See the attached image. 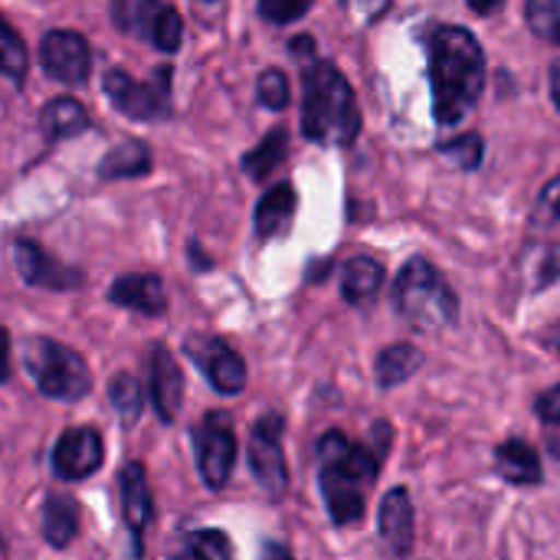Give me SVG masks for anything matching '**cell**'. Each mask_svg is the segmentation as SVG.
<instances>
[{"label":"cell","instance_id":"cell-1","mask_svg":"<svg viewBox=\"0 0 560 560\" xmlns=\"http://www.w3.org/2000/svg\"><path fill=\"white\" fill-rule=\"evenodd\" d=\"M430 79L440 125H459L479 105L486 52L466 26H436L430 33Z\"/></svg>","mask_w":560,"mask_h":560},{"label":"cell","instance_id":"cell-2","mask_svg":"<svg viewBox=\"0 0 560 560\" xmlns=\"http://www.w3.org/2000/svg\"><path fill=\"white\" fill-rule=\"evenodd\" d=\"M322 459V492L335 525H354L364 518V489L377 479V456L368 446L348 443L341 433H325L318 440Z\"/></svg>","mask_w":560,"mask_h":560},{"label":"cell","instance_id":"cell-3","mask_svg":"<svg viewBox=\"0 0 560 560\" xmlns=\"http://www.w3.org/2000/svg\"><path fill=\"white\" fill-rule=\"evenodd\" d=\"M302 131L318 144H351L361 135V108L354 89L331 62H312L305 69Z\"/></svg>","mask_w":560,"mask_h":560},{"label":"cell","instance_id":"cell-4","mask_svg":"<svg viewBox=\"0 0 560 560\" xmlns=\"http://www.w3.org/2000/svg\"><path fill=\"white\" fill-rule=\"evenodd\" d=\"M394 308L410 328L430 331V328L450 325L459 312V302H456L453 289L446 285V279L436 272V266H430L427 259L417 256L397 276Z\"/></svg>","mask_w":560,"mask_h":560},{"label":"cell","instance_id":"cell-5","mask_svg":"<svg viewBox=\"0 0 560 560\" xmlns=\"http://www.w3.org/2000/svg\"><path fill=\"white\" fill-rule=\"evenodd\" d=\"M26 371L36 381L39 394L52 400H82L92 390V374L85 361L49 338H33L26 341Z\"/></svg>","mask_w":560,"mask_h":560},{"label":"cell","instance_id":"cell-6","mask_svg":"<svg viewBox=\"0 0 560 560\" xmlns=\"http://www.w3.org/2000/svg\"><path fill=\"white\" fill-rule=\"evenodd\" d=\"M194 443H197L200 479L210 489H223L230 482V472H233V463H236V433H233L230 417L226 413H210L197 427Z\"/></svg>","mask_w":560,"mask_h":560},{"label":"cell","instance_id":"cell-7","mask_svg":"<svg viewBox=\"0 0 560 560\" xmlns=\"http://www.w3.org/2000/svg\"><path fill=\"white\" fill-rule=\"evenodd\" d=\"M249 469L269 495H282L289 486V469L282 456V417H262L249 433Z\"/></svg>","mask_w":560,"mask_h":560},{"label":"cell","instance_id":"cell-8","mask_svg":"<svg viewBox=\"0 0 560 560\" xmlns=\"http://www.w3.org/2000/svg\"><path fill=\"white\" fill-rule=\"evenodd\" d=\"M39 62L46 75L66 85H82L92 69L89 39L75 30H49L39 43Z\"/></svg>","mask_w":560,"mask_h":560},{"label":"cell","instance_id":"cell-9","mask_svg":"<svg viewBox=\"0 0 560 560\" xmlns=\"http://www.w3.org/2000/svg\"><path fill=\"white\" fill-rule=\"evenodd\" d=\"M187 354L210 377L213 390L233 397V394H240L246 387V364L226 341H220V338H190Z\"/></svg>","mask_w":560,"mask_h":560},{"label":"cell","instance_id":"cell-10","mask_svg":"<svg viewBox=\"0 0 560 560\" xmlns=\"http://www.w3.org/2000/svg\"><path fill=\"white\" fill-rule=\"evenodd\" d=\"M102 459H105V443L89 427L66 430L52 446V472L66 482L89 479L102 466Z\"/></svg>","mask_w":560,"mask_h":560},{"label":"cell","instance_id":"cell-11","mask_svg":"<svg viewBox=\"0 0 560 560\" xmlns=\"http://www.w3.org/2000/svg\"><path fill=\"white\" fill-rule=\"evenodd\" d=\"M105 95L121 115L138 118V121L167 115V85H144L118 69L105 72Z\"/></svg>","mask_w":560,"mask_h":560},{"label":"cell","instance_id":"cell-12","mask_svg":"<svg viewBox=\"0 0 560 560\" xmlns=\"http://www.w3.org/2000/svg\"><path fill=\"white\" fill-rule=\"evenodd\" d=\"M13 262L23 282L39 285V289H72L82 282L79 269L62 266L59 259L46 256L33 240H16L13 243Z\"/></svg>","mask_w":560,"mask_h":560},{"label":"cell","instance_id":"cell-13","mask_svg":"<svg viewBox=\"0 0 560 560\" xmlns=\"http://www.w3.org/2000/svg\"><path fill=\"white\" fill-rule=\"evenodd\" d=\"M151 397H154L158 417L164 423H174L180 400H184V377H180V368L164 345L151 348Z\"/></svg>","mask_w":560,"mask_h":560},{"label":"cell","instance_id":"cell-14","mask_svg":"<svg viewBox=\"0 0 560 560\" xmlns=\"http://www.w3.org/2000/svg\"><path fill=\"white\" fill-rule=\"evenodd\" d=\"M381 538L394 555L413 551V505L407 489H390L381 502Z\"/></svg>","mask_w":560,"mask_h":560},{"label":"cell","instance_id":"cell-15","mask_svg":"<svg viewBox=\"0 0 560 560\" xmlns=\"http://www.w3.org/2000/svg\"><path fill=\"white\" fill-rule=\"evenodd\" d=\"M121 512H125V522H128L135 541H141V535L154 515V502H151V489H148L141 463H128L121 469Z\"/></svg>","mask_w":560,"mask_h":560},{"label":"cell","instance_id":"cell-16","mask_svg":"<svg viewBox=\"0 0 560 560\" xmlns=\"http://www.w3.org/2000/svg\"><path fill=\"white\" fill-rule=\"evenodd\" d=\"M108 299L121 308L141 312V315H161L167 308V295H164V282L158 276H121Z\"/></svg>","mask_w":560,"mask_h":560},{"label":"cell","instance_id":"cell-17","mask_svg":"<svg viewBox=\"0 0 560 560\" xmlns=\"http://www.w3.org/2000/svg\"><path fill=\"white\" fill-rule=\"evenodd\" d=\"M295 217V190L292 184H276L269 194H262L259 207H256V233L262 240L282 236L289 230Z\"/></svg>","mask_w":560,"mask_h":560},{"label":"cell","instance_id":"cell-18","mask_svg":"<svg viewBox=\"0 0 560 560\" xmlns=\"http://www.w3.org/2000/svg\"><path fill=\"white\" fill-rule=\"evenodd\" d=\"M495 469L512 486H535V482H541V459L522 440H509V443H502L495 450Z\"/></svg>","mask_w":560,"mask_h":560},{"label":"cell","instance_id":"cell-19","mask_svg":"<svg viewBox=\"0 0 560 560\" xmlns=\"http://www.w3.org/2000/svg\"><path fill=\"white\" fill-rule=\"evenodd\" d=\"M151 164H154V158H151V148L144 144V141H121V144H115L105 158H102V164H98V174L105 177V180H121V177H144L148 171H151Z\"/></svg>","mask_w":560,"mask_h":560},{"label":"cell","instance_id":"cell-20","mask_svg":"<svg viewBox=\"0 0 560 560\" xmlns=\"http://www.w3.org/2000/svg\"><path fill=\"white\" fill-rule=\"evenodd\" d=\"M39 528L49 548H66L79 532V505L69 495H49L43 505Z\"/></svg>","mask_w":560,"mask_h":560},{"label":"cell","instance_id":"cell-21","mask_svg":"<svg viewBox=\"0 0 560 560\" xmlns=\"http://www.w3.org/2000/svg\"><path fill=\"white\" fill-rule=\"evenodd\" d=\"M39 125L49 138H72V135H82L89 128V112L82 102L69 98V95H59L52 98L49 105H43V115H39Z\"/></svg>","mask_w":560,"mask_h":560},{"label":"cell","instance_id":"cell-22","mask_svg":"<svg viewBox=\"0 0 560 560\" xmlns=\"http://www.w3.org/2000/svg\"><path fill=\"white\" fill-rule=\"evenodd\" d=\"M420 368H423V351H417L413 345H390L377 358V384L390 390L407 377H413Z\"/></svg>","mask_w":560,"mask_h":560},{"label":"cell","instance_id":"cell-23","mask_svg":"<svg viewBox=\"0 0 560 560\" xmlns=\"http://www.w3.org/2000/svg\"><path fill=\"white\" fill-rule=\"evenodd\" d=\"M285 151H289V131H285V128H272V131L259 141V148H253L249 154H243V171H246L253 180H262V177L272 174V167L282 164Z\"/></svg>","mask_w":560,"mask_h":560},{"label":"cell","instance_id":"cell-24","mask_svg":"<svg viewBox=\"0 0 560 560\" xmlns=\"http://www.w3.org/2000/svg\"><path fill=\"white\" fill-rule=\"evenodd\" d=\"M384 285V269L371 256H358L345 266V299L348 302H368Z\"/></svg>","mask_w":560,"mask_h":560},{"label":"cell","instance_id":"cell-25","mask_svg":"<svg viewBox=\"0 0 560 560\" xmlns=\"http://www.w3.org/2000/svg\"><path fill=\"white\" fill-rule=\"evenodd\" d=\"M161 13L158 0H112V20L121 33L131 36H148L151 39V26Z\"/></svg>","mask_w":560,"mask_h":560},{"label":"cell","instance_id":"cell-26","mask_svg":"<svg viewBox=\"0 0 560 560\" xmlns=\"http://www.w3.org/2000/svg\"><path fill=\"white\" fill-rule=\"evenodd\" d=\"M26 66H30V59H26V46H23V39L16 36V30L0 16V72L7 75V79H13V82H23L26 79Z\"/></svg>","mask_w":560,"mask_h":560},{"label":"cell","instance_id":"cell-27","mask_svg":"<svg viewBox=\"0 0 560 560\" xmlns=\"http://www.w3.org/2000/svg\"><path fill=\"white\" fill-rule=\"evenodd\" d=\"M108 397L115 404V413L121 423H135L141 413V387L131 374H118L108 387Z\"/></svg>","mask_w":560,"mask_h":560},{"label":"cell","instance_id":"cell-28","mask_svg":"<svg viewBox=\"0 0 560 560\" xmlns=\"http://www.w3.org/2000/svg\"><path fill=\"white\" fill-rule=\"evenodd\" d=\"M180 39H184V20L174 7H161L154 26H151V43L161 49V52H174L180 49Z\"/></svg>","mask_w":560,"mask_h":560},{"label":"cell","instance_id":"cell-29","mask_svg":"<svg viewBox=\"0 0 560 560\" xmlns=\"http://www.w3.org/2000/svg\"><path fill=\"white\" fill-rule=\"evenodd\" d=\"M528 26L560 46V0H528Z\"/></svg>","mask_w":560,"mask_h":560},{"label":"cell","instance_id":"cell-30","mask_svg":"<svg viewBox=\"0 0 560 560\" xmlns=\"http://www.w3.org/2000/svg\"><path fill=\"white\" fill-rule=\"evenodd\" d=\"M440 154L443 158H453L463 171H476L482 164V154H486V141L479 135H463L456 141H446L440 144Z\"/></svg>","mask_w":560,"mask_h":560},{"label":"cell","instance_id":"cell-31","mask_svg":"<svg viewBox=\"0 0 560 560\" xmlns=\"http://www.w3.org/2000/svg\"><path fill=\"white\" fill-rule=\"evenodd\" d=\"M256 95L272 112L285 108L289 105V79H285V72L282 69H266L259 75V82H256Z\"/></svg>","mask_w":560,"mask_h":560},{"label":"cell","instance_id":"cell-32","mask_svg":"<svg viewBox=\"0 0 560 560\" xmlns=\"http://www.w3.org/2000/svg\"><path fill=\"white\" fill-rule=\"evenodd\" d=\"M187 551L194 558L226 560L233 555V545H230V538L223 532H197V535L187 538Z\"/></svg>","mask_w":560,"mask_h":560},{"label":"cell","instance_id":"cell-33","mask_svg":"<svg viewBox=\"0 0 560 560\" xmlns=\"http://www.w3.org/2000/svg\"><path fill=\"white\" fill-rule=\"evenodd\" d=\"M312 7V0H259V13L269 23H292L299 16H305Z\"/></svg>","mask_w":560,"mask_h":560},{"label":"cell","instance_id":"cell-34","mask_svg":"<svg viewBox=\"0 0 560 560\" xmlns=\"http://www.w3.org/2000/svg\"><path fill=\"white\" fill-rule=\"evenodd\" d=\"M387 7H390V0H345V10H348L354 20H361V23L377 20Z\"/></svg>","mask_w":560,"mask_h":560},{"label":"cell","instance_id":"cell-35","mask_svg":"<svg viewBox=\"0 0 560 560\" xmlns=\"http://www.w3.org/2000/svg\"><path fill=\"white\" fill-rule=\"evenodd\" d=\"M538 417L545 420V423H555L560 427V384L558 387H551V390H545L541 397H538Z\"/></svg>","mask_w":560,"mask_h":560},{"label":"cell","instance_id":"cell-36","mask_svg":"<svg viewBox=\"0 0 560 560\" xmlns=\"http://www.w3.org/2000/svg\"><path fill=\"white\" fill-rule=\"evenodd\" d=\"M541 207L548 210V213H555L560 220V177H555L548 187H545V197H541Z\"/></svg>","mask_w":560,"mask_h":560},{"label":"cell","instance_id":"cell-37","mask_svg":"<svg viewBox=\"0 0 560 560\" xmlns=\"http://www.w3.org/2000/svg\"><path fill=\"white\" fill-rule=\"evenodd\" d=\"M10 335H7V328H0V384H7L10 381Z\"/></svg>","mask_w":560,"mask_h":560},{"label":"cell","instance_id":"cell-38","mask_svg":"<svg viewBox=\"0 0 560 560\" xmlns=\"http://www.w3.org/2000/svg\"><path fill=\"white\" fill-rule=\"evenodd\" d=\"M545 345H548V348H551V351H555V354L560 358V322H555V325L548 328V335H545Z\"/></svg>","mask_w":560,"mask_h":560},{"label":"cell","instance_id":"cell-39","mask_svg":"<svg viewBox=\"0 0 560 560\" xmlns=\"http://www.w3.org/2000/svg\"><path fill=\"white\" fill-rule=\"evenodd\" d=\"M312 46H315V43H312V36H299V39H292V46H289V49H292L295 56H299V52L305 56V52H312Z\"/></svg>","mask_w":560,"mask_h":560},{"label":"cell","instance_id":"cell-40","mask_svg":"<svg viewBox=\"0 0 560 560\" xmlns=\"http://www.w3.org/2000/svg\"><path fill=\"white\" fill-rule=\"evenodd\" d=\"M499 3H502V0H469V7H472L476 13H492Z\"/></svg>","mask_w":560,"mask_h":560},{"label":"cell","instance_id":"cell-41","mask_svg":"<svg viewBox=\"0 0 560 560\" xmlns=\"http://www.w3.org/2000/svg\"><path fill=\"white\" fill-rule=\"evenodd\" d=\"M551 98H555V105H558L560 112V66L551 72Z\"/></svg>","mask_w":560,"mask_h":560}]
</instances>
